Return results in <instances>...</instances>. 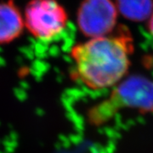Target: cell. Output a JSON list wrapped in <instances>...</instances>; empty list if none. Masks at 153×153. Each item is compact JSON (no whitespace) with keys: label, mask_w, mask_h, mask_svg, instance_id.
I'll return each mask as SVG.
<instances>
[{"label":"cell","mask_w":153,"mask_h":153,"mask_svg":"<svg viewBox=\"0 0 153 153\" xmlns=\"http://www.w3.org/2000/svg\"><path fill=\"white\" fill-rule=\"evenodd\" d=\"M118 15L113 0H82L77 9L76 23L84 37L100 38L113 33Z\"/></svg>","instance_id":"obj_4"},{"label":"cell","mask_w":153,"mask_h":153,"mask_svg":"<svg viewBox=\"0 0 153 153\" xmlns=\"http://www.w3.org/2000/svg\"><path fill=\"white\" fill-rule=\"evenodd\" d=\"M148 31L153 37V12L148 19Z\"/></svg>","instance_id":"obj_8"},{"label":"cell","mask_w":153,"mask_h":153,"mask_svg":"<svg viewBox=\"0 0 153 153\" xmlns=\"http://www.w3.org/2000/svg\"><path fill=\"white\" fill-rule=\"evenodd\" d=\"M143 66L146 69L153 71V53L148 54L143 57Z\"/></svg>","instance_id":"obj_7"},{"label":"cell","mask_w":153,"mask_h":153,"mask_svg":"<svg viewBox=\"0 0 153 153\" xmlns=\"http://www.w3.org/2000/svg\"><path fill=\"white\" fill-rule=\"evenodd\" d=\"M134 50L130 31L123 26L108 36L88 38L72 46V76L90 89L116 86L127 75Z\"/></svg>","instance_id":"obj_1"},{"label":"cell","mask_w":153,"mask_h":153,"mask_svg":"<svg viewBox=\"0 0 153 153\" xmlns=\"http://www.w3.org/2000/svg\"><path fill=\"white\" fill-rule=\"evenodd\" d=\"M25 28L35 39L50 43L68 24V14L58 0H30L23 12Z\"/></svg>","instance_id":"obj_3"},{"label":"cell","mask_w":153,"mask_h":153,"mask_svg":"<svg viewBox=\"0 0 153 153\" xmlns=\"http://www.w3.org/2000/svg\"><path fill=\"white\" fill-rule=\"evenodd\" d=\"M25 29L23 13L17 7L15 0L0 2V45L16 41Z\"/></svg>","instance_id":"obj_5"},{"label":"cell","mask_w":153,"mask_h":153,"mask_svg":"<svg viewBox=\"0 0 153 153\" xmlns=\"http://www.w3.org/2000/svg\"><path fill=\"white\" fill-rule=\"evenodd\" d=\"M117 10L127 20L140 22L153 12V0H115Z\"/></svg>","instance_id":"obj_6"},{"label":"cell","mask_w":153,"mask_h":153,"mask_svg":"<svg viewBox=\"0 0 153 153\" xmlns=\"http://www.w3.org/2000/svg\"><path fill=\"white\" fill-rule=\"evenodd\" d=\"M126 109L153 113V79L133 75L121 81L107 98L89 110L88 122L94 126L103 125Z\"/></svg>","instance_id":"obj_2"}]
</instances>
